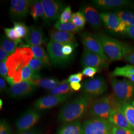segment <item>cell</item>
Instances as JSON below:
<instances>
[{
    "mask_svg": "<svg viewBox=\"0 0 134 134\" xmlns=\"http://www.w3.org/2000/svg\"><path fill=\"white\" fill-rule=\"evenodd\" d=\"M92 97L86 94L77 96L67 102L59 112L58 119L60 122L66 124L79 121L92 103Z\"/></svg>",
    "mask_w": 134,
    "mask_h": 134,
    "instance_id": "1",
    "label": "cell"
},
{
    "mask_svg": "<svg viewBox=\"0 0 134 134\" xmlns=\"http://www.w3.org/2000/svg\"><path fill=\"white\" fill-rule=\"evenodd\" d=\"M34 57V53L31 48L23 47L17 48L8 58L6 61L9 69L8 76L13 78L15 84L22 81V70L29 65Z\"/></svg>",
    "mask_w": 134,
    "mask_h": 134,
    "instance_id": "2",
    "label": "cell"
},
{
    "mask_svg": "<svg viewBox=\"0 0 134 134\" xmlns=\"http://www.w3.org/2000/svg\"><path fill=\"white\" fill-rule=\"evenodd\" d=\"M96 35L100 41L106 56L111 61L120 60L134 51L129 44L110 37L105 34L100 32Z\"/></svg>",
    "mask_w": 134,
    "mask_h": 134,
    "instance_id": "3",
    "label": "cell"
},
{
    "mask_svg": "<svg viewBox=\"0 0 134 134\" xmlns=\"http://www.w3.org/2000/svg\"><path fill=\"white\" fill-rule=\"evenodd\" d=\"M120 103L114 95L104 96L92 102L88 114L92 118L108 120L111 111Z\"/></svg>",
    "mask_w": 134,
    "mask_h": 134,
    "instance_id": "4",
    "label": "cell"
},
{
    "mask_svg": "<svg viewBox=\"0 0 134 134\" xmlns=\"http://www.w3.org/2000/svg\"><path fill=\"white\" fill-rule=\"evenodd\" d=\"M111 86L114 96L120 103H125L134 99V83L128 79L123 80L112 78Z\"/></svg>",
    "mask_w": 134,
    "mask_h": 134,
    "instance_id": "5",
    "label": "cell"
},
{
    "mask_svg": "<svg viewBox=\"0 0 134 134\" xmlns=\"http://www.w3.org/2000/svg\"><path fill=\"white\" fill-rule=\"evenodd\" d=\"M65 44L50 40L47 45V50L52 64L57 67L66 66L72 60L74 56H67L62 51Z\"/></svg>",
    "mask_w": 134,
    "mask_h": 134,
    "instance_id": "6",
    "label": "cell"
},
{
    "mask_svg": "<svg viewBox=\"0 0 134 134\" xmlns=\"http://www.w3.org/2000/svg\"><path fill=\"white\" fill-rule=\"evenodd\" d=\"M83 134H111L113 125L107 120L92 118L82 124Z\"/></svg>",
    "mask_w": 134,
    "mask_h": 134,
    "instance_id": "7",
    "label": "cell"
},
{
    "mask_svg": "<svg viewBox=\"0 0 134 134\" xmlns=\"http://www.w3.org/2000/svg\"><path fill=\"white\" fill-rule=\"evenodd\" d=\"M41 117L40 111L35 109H29L15 121L17 133H19L33 128Z\"/></svg>",
    "mask_w": 134,
    "mask_h": 134,
    "instance_id": "8",
    "label": "cell"
},
{
    "mask_svg": "<svg viewBox=\"0 0 134 134\" xmlns=\"http://www.w3.org/2000/svg\"><path fill=\"white\" fill-rule=\"evenodd\" d=\"M108 86L103 77H97L86 80L82 85V90L85 94L91 97L102 95L107 90Z\"/></svg>",
    "mask_w": 134,
    "mask_h": 134,
    "instance_id": "9",
    "label": "cell"
},
{
    "mask_svg": "<svg viewBox=\"0 0 134 134\" xmlns=\"http://www.w3.org/2000/svg\"><path fill=\"white\" fill-rule=\"evenodd\" d=\"M44 13V19L46 24L50 25V23L60 16L63 8V3L55 0L40 1Z\"/></svg>",
    "mask_w": 134,
    "mask_h": 134,
    "instance_id": "10",
    "label": "cell"
},
{
    "mask_svg": "<svg viewBox=\"0 0 134 134\" xmlns=\"http://www.w3.org/2000/svg\"><path fill=\"white\" fill-rule=\"evenodd\" d=\"M81 40L85 49L96 53L108 61L109 59L106 56L100 42L96 35L88 32H84L81 35Z\"/></svg>",
    "mask_w": 134,
    "mask_h": 134,
    "instance_id": "11",
    "label": "cell"
},
{
    "mask_svg": "<svg viewBox=\"0 0 134 134\" xmlns=\"http://www.w3.org/2000/svg\"><path fill=\"white\" fill-rule=\"evenodd\" d=\"M100 16L102 22L108 30L116 34H125L127 27L120 21L115 12L101 13Z\"/></svg>",
    "mask_w": 134,
    "mask_h": 134,
    "instance_id": "12",
    "label": "cell"
},
{
    "mask_svg": "<svg viewBox=\"0 0 134 134\" xmlns=\"http://www.w3.org/2000/svg\"><path fill=\"white\" fill-rule=\"evenodd\" d=\"M71 94L62 96L48 95L37 99L34 103V109L39 111L48 110L61 104L67 100Z\"/></svg>",
    "mask_w": 134,
    "mask_h": 134,
    "instance_id": "13",
    "label": "cell"
},
{
    "mask_svg": "<svg viewBox=\"0 0 134 134\" xmlns=\"http://www.w3.org/2000/svg\"><path fill=\"white\" fill-rule=\"evenodd\" d=\"M38 87L29 81H22L10 86L8 93L13 98H23L34 94Z\"/></svg>",
    "mask_w": 134,
    "mask_h": 134,
    "instance_id": "14",
    "label": "cell"
},
{
    "mask_svg": "<svg viewBox=\"0 0 134 134\" xmlns=\"http://www.w3.org/2000/svg\"><path fill=\"white\" fill-rule=\"evenodd\" d=\"M81 64L83 67H93L99 70L106 69L108 67V61L104 60L98 55L85 49L82 55Z\"/></svg>",
    "mask_w": 134,
    "mask_h": 134,
    "instance_id": "15",
    "label": "cell"
},
{
    "mask_svg": "<svg viewBox=\"0 0 134 134\" xmlns=\"http://www.w3.org/2000/svg\"><path fill=\"white\" fill-rule=\"evenodd\" d=\"M31 1L12 0L10 2V15L14 19H21L26 18L30 11Z\"/></svg>",
    "mask_w": 134,
    "mask_h": 134,
    "instance_id": "16",
    "label": "cell"
},
{
    "mask_svg": "<svg viewBox=\"0 0 134 134\" xmlns=\"http://www.w3.org/2000/svg\"><path fill=\"white\" fill-rule=\"evenodd\" d=\"M24 39L29 46H40L46 42L42 29L35 25L29 27L27 35Z\"/></svg>",
    "mask_w": 134,
    "mask_h": 134,
    "instance_id": "17",
    "label": "cell"
},
{
    "mask_svg": "<svg viewBox=\"0 0 134 134\" xmlns=\"http://www.w3.org/2000/svg\"><path fill=\"white\" fill-rule=\"evenodd\" d=\"M92 2L97 7L103 10H116L134 5L132 1L128 0H94Z\"/></svg>",
    "mask_w": 134,
    "mask_h": 134,
    "instance_id": "18",
    "label": "cell"
},
{
    "mask_svg": "<svg viewBox=\"0 0 134 134\" xmlns=\"http://www.w3.org/2000/svg\"><path fill=\"white\" fill-rule=\"evenodd\" d=\"M81 12L83 15L86 21L93 29L100 28L102 24L100 14L96 8L90 5H83Z\"/></svg>",
    "mask_w": 134,
    "mask_h": 134,
    "instance_id": "19",
    "label": "cell"
},
{
    "mask_svg": "<svg viewBox=\"0 0 134 134\" xmlns=\"http://www.w3.org/2000/svg\"><path fill=\"white\" fill-rule=\"evenodd\" d=\"M108 121L113 126L116 127L132 129L123 112L121 109V103L111 111Z\"/></svg>",
    "mask_w": 134,
    "mask_h": 134,
    "instance_id": "20",
    "label": "cell"
},
{
    "mask_svg": "<svg viewBox=\"0 0 134 134\" xmlns=\"http://www.w3.org/2000/svg\"><path fill=\"white\" fill-rule=\"evenodd\" d=\"M51 40L63 44H77L74 34L52 29L49 32Z\"/></svg>",
    "mask_w": 134,
    "mask_h": 134,
    "instance_id": "21",
    "label": "cell"
},
{
    "mask_svg": "<svg viewBox=\"0 0 134 134\" xmlns=\"http://www.w3.org/2000/svg\"><path fill=\"white\" fill-rule=\"evenodd\" d=\"M56 134H83L82 126L79 121L66 123L58 129Z\"/></svg>",
    "mask_w": 134,
    "mask_h": 134,
    "instance_id": "22",
    "label": "cell"
},
{
    "mask_svg": "<svg viewBox=\"0 0 134 134\" xmlns=\"http://www.w3.org/2000/svg\"><path fill=\"white\" fill-rule=\"evenodd\" d=\"M25 45L20 39L17 41H13L6 36H2L1 39V47L3 48L10 55L14 53L17 48L23 47Z\"/></svg>",
    "mask_w": 134,
    "mask_h": 134,
    "instance_id": "23",
    "label": "cell"
},
{
    "mask_svg": "<svg viewBox=\"0 0 134 134\" xmlns=\"http://www.w3.org/2000/svg\"><path fill=\"white\" fill-rule=\"evenodd\" d=\"M111 75L112 77H124L134 83V66L127 65L122 67H116Z\"/></svg>",
    "mask_w": 134,
    "mask_h": 134,
    "instance_id": "24",
    "label": "cell"
},
{
    "mask_svg": "<svg viewBox=\"0 0 134 134\" xmlns=\"http://www.w3.org/2000/svg\"><path fill=\"white\" fill-rule=\"evenodd\" d=\"M61 81L56 78H40L31 82L37 87L50 91L58 86Z\"/></svg>",
    "mask_w": 134,
    "mask_h": 134,
    "instance_id": "25",
    "label": "cell"
},
{
    "mask_svg": "<svg viewBox=\"0 0 134 134\" xmlns=\"http://www.w3.org/2000/svg\"><path fill=\"white\" fill-rule=\"evenodd\" d=\"M115 13L118 16L120 21L122 22L127 27L134 26V12L120 9L115 10Z\"/></svg>",
    "mask_w": 134,
    "mask_h": 134,
    "instance_id": "26",
    "label": "cell"
},
{
    "mask_svg": "<svg viewBox=\"0 0 134 134\" xmlns=\"http://www.w3.org/2000/svg\"><path fill=\"white\" fill-rule=\"evenodd\" d=\"M31 49L34 53V57L40 60L45 64V66L51 68L52 63L48 54L46 52L44 49L41 46H29Z\"/></svg>",
    "mask_w": 134,
    "mask_h": 134,
    "instance_id": "27",
    "label": "cell"
},
{
    "mask_svg": "<svg viewBox=\"0 0 134 134\" xmlns=\"http://www.w3.org/2000/svg\"><path fill=\"white\" fill-rule=\"evenodd\" d=\"M72 92L70 83L66 80H64L52 90L49 91L48 93L53 96H62L68 94H72Z\"/></svg>",
    "mask_w": 134,
    "mask_h": 134,
    "instance_id": "28",
    "label": "cell"
},
{
    "mask_svg": "<svg viewBox=\"0 0 134 134\" xmlns=\"http://www.w3.org/2000/svg\"><path fill=\"white\" fill-rule=\"evenodd\" d=\"M29 12L30 14L34 20H37L40 17L44 19V13L40 1H31Z\"/></svg>",
    "mask_w": 134,
    "mask_h": 134,
    "instance_id": "29",
    "label": "cell"
},
{
    "mask_svg": "<svg viewBox=\"0 0 134 134\" xmlns=\"http://www.w3.org/2000/svg\"><path fill=\"white\" fill-rule=\"evenodd\" d=\"M121 109L123 112L132 129L134 130V108L131 103H121Z\"/></svg>",
    "mask_w": 134,
    "mask_h": 134,
    "instance_id": "30",
    "label": "cell"
},
{
    "mask_svg": "<svg viewBox=\"0 0 134 134\" xmlns=\"http://www.w3.org/2000/svg\"><path fill=\"white\" fill-rule=\"evenodd\" d=\"M54 28L60 31L72 34L79 32L81 30V29L77 27L71 21L67 23H61L59 20H58L54 25Z\"/></svg>",
    "mask_w": 134,
    "mask_h": 134,
    "instance_id": "31",
    "label": "cell"
},
{
    "mask_svg": "<svg viewBox=\"0 0 134 134\" xmlns=\"http://www.w3.org/2000/svg\"><path fill=\"white\" fill-rule=\"evenodd\" d=\"M22 81L32 82L34 80L41 78L39 72H36L32 71L29 66L24 67L21 72Z\"/></svg>",
    "mask_w": 134,
    "mask_h": 134,
    "instance_id": "32",
    "label": "cell"
},
{
    "mask_svg": "<svg viewBox=\"0 0 134 134\" xmlns=\"http://www.w3.org/2000/svg\"><path fill=\"white\" fill-rule=\"evenodd\" d=\"M71 21L77 27L81 29L84 27L86 20L81 12L79 11L72 14Z\"/></svg>",
    "mask_w": 134,
    "mask_h": 134,
    "instance_id": "33",
    "label": "cell"
},
{
    "mask_svg": "<svg viewBox=\"0 0 134 134\" xmlns=\"http://www.w3.org/2000/svg\"><path fill=\"white\" fill-rule=\"evenodd\" d=\"M13 29H14L20 39L24 38L27 35L29 32V27L22 22L14 21Z\"/></svg>",
    "mask_w": 134,
    "mask_h": 134,
    "instance_id": "34",
    "label": "cell"
},
{
    "mask_svg": "<svg viewBox=\"0 0 134 134\" xmlns=\"http://www.w3.org/2000/svg\"><path fill=\"white\" fill-rule=\"evenodd\" d=\"M72 9L70 6H67L63 10L59 16V21L61 23H67L71 21L72 16Z\"/></svg>",
    "mask_w": 134,
    "mask_h": 134,
    "instance_id": "35",
    "label": "cell"
},
{
    "mask_svg": "<svg viewBox=\"0 0 134 134\" xmlns=\"http://www.w3.org/2000/svg\"><path fill=\"white\" fill-rule=\"evenodd\" d=\"M29 67L34 72H39L42 69L46 66L45 64L40 60L34 57L29 63Z\"/></svg>",
    "mask_w": 134,
    "mask_h": 134,
    "instance_id": "36",
    "label": "cell"
},
{
    "mask_svg": "<svg viewBox=\"0 0 134 134\" xmlns=\"http://www.w3.org/2000/svg\"><path fill=\"white\" fill-rule=\"evenodd\" d=\"M78 44H65L62 48L63 54L67 56H72L75 55V49Z\"/></svg>",
    "mask_w": 134,
    "mask_h": 134,
    "instance_id": "37",
    "label": "cell"
},
{
    "mask_svg": "<svg viewBox=\"0 0 134 134\" xmlns=\"http://www.w3.org/2000/svg\"><path fill=\"white\" fill-rule=\"evenodd\" d=\"M0 134H12L10 124L5 119H2L0 121Z\"/></svg>",
    "mask_w": 134,
    "mask_h": 134,
    "instance_id": "38",
    "label": "cell"
},
{
    "mask_svg": "<svg viewBox=\"0 0 134 134\" xmlns=\"http://www.w3.org/2000/svg\"><path fill=\"white\" fill-rule=\"evenodd\" d=\"M5 36L13 41H17L20 39L19 36L13 28H5L4 29Z\"/></svg>",
    "mask_w": 134,
    "mask_h": 134,
    "instance_id": "39",
    "label": "cell"
},
{
    "mask_svg": "<svg viewBox=\"0 0 134 134\" xmlns=\"http://www.w3.org/2000/svg\"><path fill=\"white\" fill-rule=\"evenodd\" d=\"M99 71V70L98 69L93 67H86L83 70L82 74L83 76L93 79L96 72H98Z\"/></svg>",
    "mask_w": 134,
    "mask_h": 134,
    "instance_id": "40",
    "label": "cell"
},
{
    "mask_svg": "<svg viewBox=\"0 0 134 134\" xmlns=\"http://www.w3.org/2000/svg\"><path fill=\"white\" fill-rule=\"evenodd\" d=\"M111 134H134V130L130 129H123L113 126Z\"/></svg>",
    "mask_w": 134,
    "mask_h": 134,
    "instance_id": "41",
    "label": "cell"
},
{
    "mask_svg": "<svg viewBox=\"0 0 134 134\" xmlns=\"http://www.w3.org/2000/svg\"><path fill=\"white\" fill-rule=\"evenodd\" d=\"M83 79V75L81 72H78L77 74L71 75L68 79L67 81L70 83L72 82H80L82 81Z\"/></svg>",
    "mask_w": 134,
    "mask_h": 134,
    "instance_id": "42",
    "label": "cell"
},
{
    "mask_svg": "<svg viewBox=\"0 0 134 134\" xmlns=\"http://www.w3.org/2000/svg\"><path fill=\"white\" fill-rule=\"evenodd\" d=\"M6 61L1 62L0 63V74L1 77L5 78L8 75L9 69L7 66Z\"/></svg>",
    "mask_w": 134,
    "mask_h": 134,
    "instance_id": "43",
    "label": "cell"
},
{
    "mask_svg": "<svg viewBox=\"0 0 134 134\" xmlns=\"http://www.w3.org/2000/svg\"><path fill=\"white\" fill-rule=\"evenodd\" d=\"M9 90L7 86L5 80L3 77L0 78V91L1 93H4L6 92H8Z\"/></svg>",
    "mask_w": 134,
    "mask_h": 134,
    "instance_id": "44",
    "label": "cell"
},
{
    "mask_svg": "<svg viewBox=\"0 0 134 134\" xmlns=\"http://www.w3.org/2000/svg\"><path fill=\"white\" fill-rule=\"evenodd\" d=\"M10 55L2 47H0V62L6 61Z\"/></svg>",
    "mask_w": 134,
    "mask_h": 134,
    "instance_id": "45",
    "label": "cell"
},
{
    "mask_svg": "<svg viewBox=\"0 0 134 134\" xmlns=\"http://www.w3.org/2000/svg\"><path fill=\"white\" fill-rule=\"evenodd\" d=\"M124 59L125 61L129 63L130 64H132V65L134 66V50L131 53L127 55Z\"/></svg>",
    "mask_w": 134,
    "mask_h": 134,
    "instance_id": "46",
    "label": "cell"
},
{
    "mask_svg": "<svg viewBox=\"0 0 134 134\" xmlns=\"http://www.w3.org/2000/svg\"><path fill=\"white\" fill-rule=\"evenodd\" d=\"M125 34H126L130 38L134 40V26L127 27Z\"/></svg>",
    "mask_w": 134,
    "mask_h": 134,
    "instance_id": "47",
    "label": "cell"
},
{
    "mask_svg": "<svg viewBox=\"0 0 134 134\" xmlns=\"http://www.w3.org/2000/svg\"><path fill=\"white\" fill-rule=\"evenodd\" d=\"M17 134H41L40 131L36 128H32L31 129L24 131L23 132H20Z\"/></svg>",
    "mask_w": 134,
    "mask_h": 134,
    "instance_id": "48",
    "label": "cell"
},
{
    "mask_svg": "<svg viewBox=\"0 0 134 134\" xmlns=\"http://www.w3.org/2000/svg\"><path fill=\"white\" fill-rule=\"evenodd\" d=\"M70 86L72 91H77L81 89L82 85L80 82H72L70 83Z\"/></svg>",
    "mask_w": 134,
    "mask_h": 134,
    "instance_id": "49",
    "label": "cell"
},
{
    "mask_svg": "<svg viewBox=\"0 0 134 134\" xmlns=\"http://www.w3.org/2000/svg\"><path fill=\"white\" fill-rule=\"evenodd\" d=\"M3 105V101L2 99H0V108L1 109H2Z\"/></svg>",
    "mask_w": 134,
    "mask_h": 134,
    "instance_id": "50",
    "label": "cell"
},
{
    "mask_svg": "<svg viewBox=\"0 0 134 134\" xmlns=\"http://www.w3.org/2000/svg\"><path fill=\"white\" fill-rule=\"evenodd\" d=\"M131 104L132 105V106H133V107L134 108V99L132 100V102H131Z\"/></svg>",
    "mask_w": 134,
    "mask_h": 134,
    "instance_id": "51",
    "label": "cell"
},
{
    "mask_svg": "<svg viewBox=\"0 0 134 134\" xmlns=\"http://www.w3.org/2000/svg\"></svg>",
    "mask_w": 134,
    "mask_h": 134,
    "instance_id": "52",
    "label": "cell"
}]
</instances>
